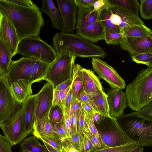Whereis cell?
Returning a JSON list of instances; mask_svg holds the SVG:
<instances>
[{
    "label": "cell",
    "mask_w": 152,
    "mask_h": 152,
    "mask_svg": "<svg viewBox=\"0 0 152 152\" xmlns=\"http://www.w3.org/2000/svg\"><path fill=\"white\" fill-rule=\"evenodd\" d=\"M0 13L13 24L20 41L27 38L39 37L45 24L40 9L36 4L26 7L0 0Z\"/></svg>",
    "instance_id": "obj_1"
},
{
    "label": "cell",
    "mask_w": 152,
    "mask_h": 152,
    "mask_svg": "<svg viewBox=\"0 0 152 152\" xmlns=\"http://www.w3.org/2000/svg\"><path fill=\"white\" fill-rule=\"evenodd\" d=\"M52 45L57 54L66 52L77 57L92 58H104L107 56L101 47L77 34L57 33L53 36Z\"/></svg>",
    "instance_id": "obj_2"
},
{
    "label": "cell",
    "mask_w": 152,
    "mask_h": 152,
    "mask_svg": "<svg viewBox=\"0 0 152 152\" xmlns=\"http://www.w3.org/2000/svg\"><path fill=\"white\" fill-rule=\"evenodd\" d=\"M116 119L127 135L136 144L152 146V119L135 111L124 114Z\"/></svg>",
    "instance_id": "obj_3"
},
{
    "label": "cell",
    "mask_w": 152,
    "mask_h": 152,
    "mask_svg": "<svg viewBox=\"0 0 152 152\" xmlns=\"http://www.w3.org/2000/svg\"><path fill=\"white\" fill-rule=\"evenodd\" d=\"M152 92V67L143 69L125 88L127 106L138 111L151 101Z\"/></svg>",
    "instance_id": "obj_4"
},
{
    "label": "cell",
    "mask_w": 152,
    "mask_h": 152,
    "mask_svg": "<svg viewBox=\"0 0 152 152\" xmlns=\"http://www.w3.org/2000/svg\"><path fill=\"white\" fill-rule=\"evenodd\" d=\"M95 125L106 148L136 143L127 135L116 118L104 116L100 123Z\"/></svg>",
    "instance_id": "obj_5"
},
{
    "label": "cell",
    "mask_w": 152,
    "mask_h": 152,
    "mask_svg": "<svg viewBox=\"0 0 152 152\" xmlns=\"http://www.w3.org/2000/svg\"><path fill=\"white\" fill-rule=\"evenodd\" d=\"M17 54L26 58H34L49 64L57 55L53 48L39 37L27 38L20 41L17 48Z\"/></svg>",
    "instance_id": "obj_6"
},
{
    "label": "cell",
    "mask_w": 152,
    "mask_h": 152,
    "mask_svg": "<svg viewBox=\"0 0 152 152\" xmlns=\"http://www.w3.org/2000/svg\"><path fill=\"white\" fill-rule=\"evenodd\" d=\"M77 57L66 52L57 54L50 64L45 80L50 83L55 89L59 84L71 77Z\"/></svg>",
    "instance_id": "obj_7"
},
{
    "label": "cell",
    "mask_w": 152,
    "mask_h": 152,
    "mask_svg": "<svg viewBox=\"0 0 152 152\" xmlns=\"http://www.w3.org/2000/svg\"><path fill=\"white\" fill-rule=\"evenodd\" d=\"M25 106L24 103L12 116L0 123L4 136L12 146L24 140V121Z\"/></svg>",
    "instance_id": "obj_8"
},
{
    "label": "cell",
    "mask_w": 152,
    "mask_h": 152,
    "mask_svg": "<svg viewBox=\"0 0 152 152\" xmlns=\"http://www.w3.org/2000/svg\"><path fill=\"white\" fill-rule=\"evenodd\" d=\"M22 104H19L15 100L7 75L0 77V123L14 115Z\"/></svg>",
    "instance_id": "obj_9"
},
{
    "label": "cell",
    "mask_w": 152,
    "mask_h": 152,
    "mask_svg": "<svg viewBox=\"0 0 152 152\" xmlns=\"http://www.w3.org/2000/svg\"><path fill=\"white\" fill-rule=\"evenodd\" d=\"M91 64L94 71L111 88L122 89L125 88V81L113 67L98 58H92Z\"/></svg>",
    "instance_id": "obj_10"
},
{
    "label": "cell",
    "mask_w": 152,
    "mask_h": 152,
    "mask_svg": "<svg viewBox=\"0 0 152 152\" xmlns=\"http://www.w3.org/2000/svg\"><path fill=\"white\" fill-rule=\"evenodd\" d=\"M56 1L63 22L61 32L73 33L76 29L78 10L74 0H57Z\"/></svg>",
    "instance_id": "obj_11"
},
{
    "label": "cell",
    "mask_w": 152,
    "mask_h": 152,
    "mask_svg": "<svg viewBox=\"0 0 152 152\" xmlns=\"http://www.w3.org/2000/svg\"><path fill=\"white\" fill-rule=\"evenodd\" d=\"M37 60L33 57L23 56L17 61H12L6 74L10 85L20 79L30 80L32 67Z\"/></svg>",
    "instance_id": "obj_12"
},
{
    "label": "cell",
    "mask_w": 152,
    "mask_h": 152,
    "mask_svg": "<svg viewBox=\"0 0 152 152\" xmlns=\"http://www.w3.org/2000/svg\"><path fill=\"white\" fill-rule=\"evenodd\" d=\"M0 40L13 57L20 42L16 30L10 20L0 13Z\"/></svg>",
    "instance_id": "obj_13"
},
{
    "label": "cell",
    "mask_w": 152,
    "mask_h": 152,
    "mask_svg": "<svg viewBox=\"0 0 152 152\" xmlns=\"http://www.w3.org/2000/svg\"><path fill=\"white\" fill-rule=\"evenodd\" d=\"M54 88L47 82L37 94V106L34 127L40 119L49 115L52 106Z\"/></svg>",
    "instance_id": "obj_14"
},
{
    "label": "cell",
    "mask_w": 152,
    "mask_h": 152,
    "mask_svg": "<svg viewBox=\"0 0 152 152\" xmlns=\"http://www.w3.org/2000/svg\"><path fill=\"white\" fill-rule=\"evenodd\" d=\"M107 94L110 117L116 119L124 114L128 106L126 97L122 89L109 88Z\"/></svg>",
    "instance_id": "obj_15"
},
{
    "label": "cell",
    "mask_w": 152,
    "mask_h": 152,
    "mask_svg": "<svg viewBox=\"0 0 152 152\" xmlns=\"http://www.w3.org/2000/svg\"><path fill=\"white\" fill-rule=\"evenodd\" d=\"M121 48L132 56L152 53V36L134 37H124Z\"/></svg>",
    "instance_id": "obj_16"
},
{
    "label": "cell",
    "mask_w": 152,
    "mask_h": 152,
    "mask_svg": "<svg viewBox=\"0 0 152 152\" xmlns=\"http://www.w3.org/2000/svg\"><path fill=\"white\" fill-rule=\"evenodd\" d=\"M25 110L24 121L23 136L25 138L34 132L36 106L37 94L32 95L24 103Z\"/></svg>",
    "instance_id": "obj_17"
},
{
    "label": "cell",
    "mask_w": 152,
    "mask_h": 152,
    "mask_svg": "<svg viewBox=\"0 0 152 152\" xmlns=\"http://www.w3.org/2000/svg\"><path fill=\"white\" fill-rule=\"evenodd\" d=\"M76 34L92 43L104 40L105 27L99 17L96 22L77 31Z\"/></svg>",
    "instance_id": "obj_18"
},
{
    "label": "cell",
    "mask_w": 152,
    "mask_h": 152,
    "mask_svg": "<svg viewBox=\"0 0 152 152\" xmlns=\"http://www.w3.org/2000/svg\"><path fill=\"white\" fill-rule=\"evenodd\" d=\"M32 84L29 80L21 79L10 85L11 91L18 104H23L32 95Z\"/></svg>",
    "instance_id": "obj_19"
},
{
    "label": "cell",
    "mask_w": 152,
    "mask_h": 152,
    "mask_svg": "<svg viewBox=\"0 0 152 152\" xmlns=\"http://www.w3.org/2000/svg\"><path fill=\"white\" fill-rule=\"evenodd\" d=\"M111 9L113 12L121 17V23L119 27L121 33L123 36L126 31L131 27L136 25H145L138 16H135L120 7L112 4Z\"/></svg>",
    "instance_id": "obj_20"
},
{
    "label": "cell",
    "mask_w": 152,
    "mask_h": 152,
    "mask_svg": "<svg viewBox=\"0 0 152 152\" xmlns=\"http://www.w3.org/2000/svg\"><path fill=\"white\" fill-rule=\"evenodd\" d=\"M81 72L85 91L93 95H96L103 90L99 78L93 71L82 67Z\"/></svg>",
    "instance_id": "obj_21"
},
{
    "label": "cell",
    "mask_w": 152,
    "mask_h": 152,
    "mask_svg": "<svg viewBox=\"0 0 152 152\" xmlns=\"http://www.w3.org/2000/svg\"><path fill=\"white\" fill-rule=\"evenodd\" d=\"M41 10L50 18L52 27L61 30L63 26L61 16L59 14V10L56 7L53 0H43Z\"/></svg>",
    "instance_id": "obj_22"
},
{
    "label": "cell",
    "mask_w": 152,
    "mask_h": 152,
    "mask_svg": "<svg viewBox=\"0 0 152 152\" xmlns=\"http://www.w3.org/2000/svg\"><path fill=\"white\" fill-rule=\"evenodd\" d=\"M77 8V31L94 23L99 19L100 15L97 12L94 10V7Z\"/></svg>",
    "instance_id": "obj_23"
},
{
    "label": "cell",
    "mask_w": 152,
    "mask_h": 152,
    "mask_svg": "<svg viewBox=\"0 0 152 152\" xmlns=\"http://www.w3.org/2000/svg\"><path fill=\"white\" fill-rule=\"evenodd\" d=\"M90 102L96 112L104 116L110 117L107 95L103 90L94 95Z\"/></svg>",
    "instance_id": "obj_24"
},
{
    "label": "cell",
    "mask_w": 152,
    "mask_h": 152,
    "mask_svg": "<svg viewBox=\"0 0 152 152\" xmlns=\"http://www.w3.org/2000/svg\"><path fill=\"white\" fill-rule=\"evenodd\" d=\"M50 64L37 59L31 69L30 80L32 83L45 80Z\"/></svg>",
    "instance_id": "obj_25"
},
{
    "label": "cell",
    "mask_w": 152,
    "mask_h": 152,
    "mask_svg": "<svg viewBox=\"0 0 152 152\" xmlns=\"http://www.w3.org/2000/svg\"><path fill=\"white\" fill-rule=\"evenodd\" d=\"M38 139L33 135L24 139L20 145V152H47L46 147Z\"/></svg>",
    "instance_id": "obj_26"
},
{
    "label": "cell",
    "mask_w": 152,
    "mask_h": 152,
    "mask_svg": "<svg viewBox=\"0 0 152 152\" xmlns=\"http://www.w3.org/2000/svg\"><path fill=\"white\" fill-rule=\"evenodd\" d=\"M33 135L37 137L40 136H49L59 138L53 130L49 115L38 121L34 127Z\"/></svg>",
    "instance_id": "obj_27"
},
{
    "label": "cell",
    "mask_w": 152,
    "mask_h": 152,
    "mask_svg": "<svg viewBox=\"0 0 152 152\" xmlns=\"http://www.w3.org/2000/svg\"><path fill=\"white\" fill-rule=\"evenodd\" d=\"M79 64H75L73 71V80L71 85L73 102L77 99L79 94L84 90L82 77L81 68Z\"/></svg>",
    "instance_id": "obj_28"
},
{
    "label": "cell",
    "mask_w": 152,
    "mask_h": 152,
    "mask_svg": "<svg viewBox=\"0 0 152 152\" xmlns=\"http://www.w3.org/2000/svg\"><path fill=\"white\" fill-rule=\"evenodd\" d=\"M12 55L0 40V77L6 75L12 60Z\"/></svg>",
    "instance_id": "obj_29"
},
{
    "label": "cell",
    "mask_w": 152,
    "mask_h": 152,
    "mask_svg": "<svg viewBox=\"0 0 152 152\" xmlns=\"http://www.w3.org/2000/svg\"><path fill=\"white\" fill-rule=\"evenodd\" d=\"M113 5L120 7L126 11L138 16L140 4L137 0H109Z\"/></svg>",
    "instance_id": "obj_30"
},
{
    "label": "cell",
    "mask_w": 152,
    "mask_h": 152,
    "mask_svg": "<svg viewBox=\"0 0 152 152\" xmlns=\"http://www.w3.org/2000/svg\"><path fill=\"white\" fill-rule=\"evenodd\" d=\"M124 36L134 37L152 36V31L145 25H136L128 29Z\"/></svg>",
    "instance_id": "obj_31"
},
{
    "label": "cell",
    "mask_w": 152,
    "mask_h": 152,
    "mask_svg": "<svg viewBox=\"0 0 152 152\" xmlns=\"http://www.w3.org/2000/svg\"><path fill=\"white\" fill-rule=\"evenodd\" d=\"M105 33L104 40L108 44L120 45L123 42L124 37L121 33L105 27Z\"/></svg>",
    "instance_id": "obj_32"
},
{
    "label": "cell",
    "mask_w": 152,
    "mask_h": 152,
    "mask_svg": "<svg viewBox=\"0 0 152 152\" xmlns=\"http://www.w3.org/2000/svg\"><path fill=\"white\" fill-rule=\"evenodd\" d=\"M84 136L77 132L71 137L62 139L64 146H68L75 148L80 152L83 143Z\"/></svg>",
    "instance_id": "obj_33"
},
{
    "label": "cell",
    "mask_w": 152,
    "mask_h": 152,
    "mask_svg": "<svg viewBox=\"0 0 152 152\" xmlns=\"http://www.w3.org/2000/svg\"><path fill=\"white\" fill-rule=\"evenodd\" d=\"M139 10L141 17L145 20L152 19V0H140Z\"/></svg>",
    "instance_id": "obj_34"
},
{
    "label": "cell",
    "mask_w": 152,
    "mask_h": 152,
    "mask_svg": "<svg viewBox=\"0 0 152 152\" xmlns=\"http://www.w3.org/2000/svg\"><path fill=\"white\" fill-rule=\"evenodd\" d=\"M64 108L58 105H52L49 114L50 120L55 123H59L63 119Z\"/></svg>",
    "instance_id": "obj_35"
},
{
    "label": "cell",
    "mask_w": 152,
    "mask_h": 152,
    "mask_svg": "<svg viewBox=\"0 0 152 152\" xmlns=\"http://www.w3.org/2000/svg\"><path fill=\"white\" fill-rule=\"evenodd\" d=\"M37 138L49 144L54 148L60 152H62L64 146L61 139L53 136H40Z\"/></svg>",
    "instance_id": "obj_36"
},
{
    "label": "cell",
    "mask_w": 152,
    "mask_h": 152,
    "mask_svg": "<svg viewBox=\"0 0 152 152\" xmlns=\"http://www.w3.org/2000/svg\"><path fill=\"white\" fill-rule=\"evenodd\" d=\"M71 87V85L64 90H54L52 105H58L64 108L66 99Z\"/></svg>",
    "instance_id": "obj_37"
},
{
    "label": "cell",
    "mask_w": 152,
    "mask_h": 152,
    "mask_svg": "<svg viewBox=\"0 0 152 152\" xmlns=\"http://www.w3.org/2000/svg\"><path fill=\"white\" fill-rule=\"evenodd\" d=\"M137 145L136 143L118 146L105 148L100 149L93 150L90 152H129Z\"/></svg>",
    "instance_id": "obj_38"
},
{
    "label": "cell",
    "mask_w": 152,
    "mask_h": 152,
    "mask_svg": "<svg viewBox=\"0 0 152 152\" xmlns=\"http://www.w3.org/2000/svg\"><path fill=\"white\" fill-rule=\"evenodd\" d=\"M131 60L137 63L145 64L148 67H152V53L131 56Z\"/></svg>",
    "instance_id": "obj_39"
},
{
    "label": "cell",
    "mask_w": 152,
    "mask_h": 152,
    "mask_svg": "<svg viewBox=\"0 0 152 152\" xmlns=\"http://www.w3.org/2000/svg\"><path fill=\"white\" fill-rule=\"evenodd\" d=\"M112 11L110 9L104 10L101 13L99 17L102 21L104 27L112 28L116 31L121 33L119 27L113 25L111 22L110 17Z\"/></svg>",
    "instance_id": "obj_40"
},
{
    "label": "cell",
    "mask_w": 152,
    "mask_h": 152,
    "mask_svg": "<svg viewBox=\"0 0 152 152\" xmlns=\"http://www.w3.org/2000/svg\"><path fill=\"white\" fill-rule=\"evenodd\" d=\"M50 121L53 131L59 138L62 139L68 137L64 117L62 121L59 123Z\"/></svg>",
    "instance_id": "obj_41"
},
{
    "label": "cell",
    "mask_w": 152,
    "mask_h": 152,
    "mask_svg": "<svg viewBox=\"0 0 152 152\" xmlns=\"http://www.w3.org/2000/svg\"><path fill=\"white\" fill-rule=\"evenodd\" d=\"M84 132L100 137L94 123L86 115V116L85 124L83 127V133Z\"/></svg>",
    "instance_id": "obj_42"
},
{
    "label": "cell",
    "mask_w": 152,
    "mask_h": 152,
    "mask_svg": "<svg viewBox=\"0 0 152 152\" xmlns=\"http://www.w3.org/2000/svg\"><path fill=\"white\" fill-rule=\"evenodd\" d=\"M111 6L109 0H96L93 7L94 10L97 12L100 15L103 10L110 9Z\"/></svg>",
    "instance_id": "obj_43"
},
{
    "label": "cell",
    "mask_w": 152,
    "mask_h": 152,
    "mask_svg": "<svg viewBox=\"0 0 152 152\" xmlns=\"http://www.w3.org/2000/svg\"><path fill=\"white\" fill-rule=\"evenodd\" d=\"M83 134L90 141L93 146V150L100 149L106 148L100 137L84 132L83 133Z\"/></svg>",
    "instance_id": "obj_44"
},
{
    "label": "cell",
    "mask_w": 152,
    "mask_h": 152,
    "mask_svg": "<svg viewBox=\"0 0 152 152\" xmlns=\"http://www.w3.org/2000/svg\"><path fill=\"white\" fill-rule=\"evenodd\" d=\"M81 109L76 111L70 116L71 122V137L78 132L77 122L78 117Z\"/></svg>",
    "instance_id": "obj_45"
},
{
    "label": "cell",
    "mask_w": 152,
    "mask_h": 152,
    "mask_svg": "<svg viewBox=\"0 0 152 152\" xmlns=\"http://www.w3.org/2000/svg\"><path fill=\"white\" fill-rule=\"evenodd\" d=\"M12 145L4 136L0 135V152H12Z\"/></svg>",
    "instance_id": "obj_46"
},
{
    "label": "cell",
    "mask_w": 152,
    "mask_h": 152,
    "mask_svg": "<svg viewBox=\"0 0 152 152\" xmlns=\"http://www.w3.org/2000/svg\"><path fill=\"white\" fill-rule=\"evenodd\" d=\"M137 112L144 117L152 119V100L149 104Z\"/></svg>",
    "instance_id": "obj_47"
},
{
    "label": "cell",
    "mask_w": 152,
    "mask_h": 152,
    "mask_svg": "<svg viewBox=\"0 0 152 152\" xmlns=\"http://www.w3.org/2000/svg\"><path fill=\"white\" fill-rule=\"evenodd\" d=\"M77 7L89 8L93 7L96 0H74Z\"/></svg>",
    "instance_id": "obj_48"
},
{
    "label": "cell",
    "mask_w": 152,
    "mask_h": 152,
    "mask_svg": "<svg viewBox=\"0 0 152 152\" xmlns=\"http://www.w3.org/2000/svg\"><path fill=\"white\" fill-rule=\"evenodd\" d=\"M86 116V115L82 108L78 117L77 122L78 132L81 134H83V133Z\"/></svg>",
    "instance_id": "obj_49"
},
{
    "label": "cell",
    "mask_w": 152,
    "mask_h": 152,
    "mask_svg": "<svg viewBox=\"0 0 152 152\" xmlns=\"http://www.w3.org/2000/svg\"><path fill=\"white\" fill-rule=\"evenodd\" d=\"M94 95L83 90L79 94L77 99L82 103H85L90 102Z\"/></svg>",
    "instance_id": "obj_50"
},
{
    "label": "cell",
    "mask_w": 152,
    "mask_h": 152,
    "mask_svg": "<svg viewBox=\"0 0 152 152\" xmlns=\"http://www.w3.org/2000/svg\"><path fill=\"white\" fill-rule=\"evenodd\" d=\"M82 103L77 99L69 108L66 109L64 107V109L66 113L70 116L76 111L82 108Z\"/></svg>",
    "instance_id": "obj_51"
},
{
    "label": "cell",
    "mask_w": 152,
    "mask_h": 152,
    "mask_svg": "<svg viewBox=\"0 0 152 152\" xmlns=\"http://www.w3.org/2000/svg\"><path fill=\"white\" fill-rule=\"evenodd\" d=\"M8 2L21 6L32 7L36 4L30 0H6Z\"/></svg>",
    "instance_id": "obj_52"
},
{
    "label": "cell",
    "mask_w": 152,
    "mask_h": 152,
    "mask_svg": "<svg viewBox=\"0 0 152 152\" xmlns=\"http://www.w3.org/2000/svg\"><path fill=\"white\" fill-rule=\"evenodd\" d=\"M83 136V143L80 152H90L94 149L93 146L89 140L86 137Z\"/></svg>",
    "instance_id": "obj_53"
},
{
    "label": "cell",
    "mask_w": 152,
    "mask_h": 152,
    "mask_svg": "<svg viewBox=\"0 0 152 152\" xmlns=\"http://www.w3.org/2000/svg\"><path fill=\"white\" fill-rule=\"evenodd\" d=\"M64 119L67 132L68 137H71L72 129L70 117L66 113L65 109L64 110Z\"/></svg>",
    "instance_id": "obj_54"
},
{
    "label": "cell",
    "mask_w": 152,
    "mask_h": 152,
    "mask_svg": "<svg viewBox=\"0 0 152 152\" xmlns=\"http://www.w3.org/2000/svg\"><path fill=\"white\" fill-rule=\"evenodd\" d=\"M82 103V108L86 115L90 116L96 112L90 101L85 103Z\"/></svg>",
    "instance_id": "obj_55"
},
{
    "label": "cell",
    "mask_w": 152,
    "mask_h": 152,
    "mask_svg": "<svg viewBox=\"0 0 152 152\" xmlns=\"http://www.w3.org/2000/svg\"><path fill=\"white\" fill-rule=\"evenodd\" d=\"M73 80V76L67 80L59 84L54 89L55 90H65L70 86L72 83Z\"/></svg>",
    "instance_id": "obj_56"
},
{
    "label": "cell",
    "mask_w": 152,
    "mask_h": 152,
    "mask_svg": "<svg viewBox=\"0 0 152 152\" xmlns=\"http://www.w3.org/2000/svg\"><path fill=\"white\" fill-rule=\"evenodd\" d=\"M73 102V96L71 87L66 99L64 104L65 108L66 109L69 108Z\"/></svg>",
    "instance_id": "obj_57"
},
{
    "label": "cell",
    "mask_w": 152,
    "mask_h": 152,
    "mask_svg": "<svg viewBox=\"0 0 152 152\" xmlns=\"http://www.w3.org/2000/svg\"><path fill=\"white\" fill-rule=\"evenodd\" d=\"M110 19L113 25L119 27L121 23V18L118 15L112 11Z\"/></svg>",
    "instance_id": "obj_58"
},
{
    "label": "cell",
    "mask_w": 152,
    "mask_h": 152,
    "mask_svg": "<svg viewBox=\"0 0 152 152\" xmlns=\"http://www.w3.org/2000/svg\"><path fill=\"white\" fill-rule=\"evenodd\" d=\"M86 116L94 122L95 124H99L104 116L96 112L90 116Z\"/></svg>",
    "instance_id": "obj_59"
},
{
    "label": "cell",
    "mask_w": 152,
    "mask_h": 152,
    "mask_svg": "<svg viewBox=\"0 0 152 152\" xmlns=\"http://www.w3.org/2000/svg\"><path fill=\"white\" fill-rule=\"evenodd\" d=\"M63 152H80L77 149L68 146H64L62 149Z\"/></svg>",
    "instance_id": "obj_60"
},
{
    "label": "cell",
    "mask_w": 152,
    "mask_h": 152,
    "mask_svg": "<svg viewBox=\"0 0 152 152\" xmlns=\"http://www.w3.org/2000/svg\"><path fill=\"white\" fill-rule=\"evenodd\" d=\"M49 152H60L54 148L49 144L44 141H42Z\"/></svg>",
    "instance_id": "obj_61"
},
{
    "label": "cell",
    "mask_w": 152,
    "mask_h": 152,
    "mask_svg": "<svg viewBox=\"0 0 152 152\" xmlns=\"http://www.w3.org/2000/svg\"><path fill=\"white\" fill-rule=\"evenodd\" d=\"M143 146L137 145L133 148L129 152H143Z\"/></svg>",
    "instance_id": "obj_62"
},
{
    "label": "cell",
    "mask_w": 152,
    "mask_h": 152,
    "mask_svg": "<svg viewBox=\"0 0 152 152\" xmlns=\"http://www.w3.org/2000/svg\"><path fill=\"white\" fill-rule=\"evenodd\" d=\"M150 98L152 100V92L151 93V96H150Z\"/></svg>",
    "instance_id": "obj_63"
}]
</instances>
